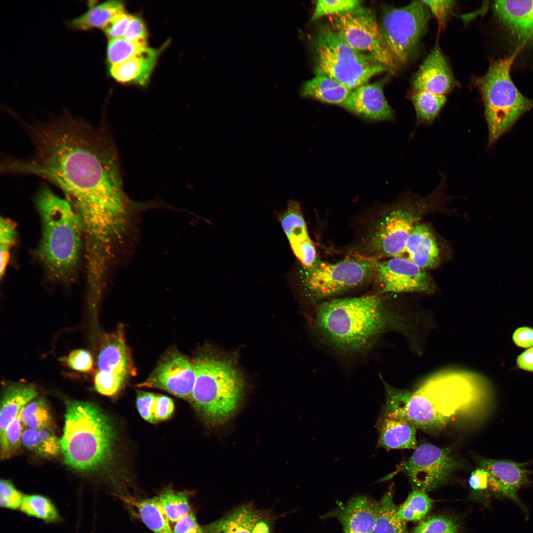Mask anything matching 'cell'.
<instances>
[{
    "instance_id": "8992f818",
    "label": "cell",
    "mask_w": 533,
    "mask_h": 533,
    "mask_svg": "<svg viewBox=\"0 0 533 533\" xmlns=\"http://www.w3.org/2000/svg\"><path fill=\"white\" fill-rule=\"evenodd\" d=\"M192 362L195 379L190 400L209 423L226 422L236 412L243 395L241 375L225 358L204 354Z\"/></svg>"
},
{
    "instance_id": "836d02e7",
    "label": "cell",
    "mask_w": 533,
    "mask_h": 533,
    "mask_svg": "<svg viewBox=\"0 0 533 533\" xmlns=\"http://www.w3.org/2000/svg\"><path fill=\"white\" fill-rule=\"evenodd\" d=\"M20 419L25 426L33 429H50L52 418L47 403L43 398L32 400L19 413Z\"/></svg>"
},
{
    "instance_id": "9a60e30c",
    "label": "cell",
    "mask_w": 533,
    "mask_h": 533,
    "mask_svg": "<svg viewBox=\"0 0 533 533\" xmlns=\"http://www.w3.org/2000/svg\"><path fill=\"white\" fill-rule=\"evenodd\" d=\"M195 375L192 362L177 350L167 352L147 380L139 386L163 390L190 400Z\"/></svg>"
},
{
    "instance_id": "ab89813d",
    "label": "cell",
    "mask_w": 533,
    "mask_h": 533,
    "mask_svg": "<svg viewBox=\"0 0 533 533\" xmlns=\"http://www.w3.org/2000/svg\"><path fill=\"white\" fill-rule=\"evenodd\" d=\"M412 533H461L459 525L452 518L443 515L432 516L419 522Z\"/></svg>"
},
{
    "instance_id": "7402d4cb",
    "label": "cell",
    "mask_w": 533,
    "mask_h": 533,
    "mask_svg": "<svg viewBox=\"0 0 533 533\" xmlns=\"http://www.w3.org/2000/svg\"><path fill=\"white\" fill-rule=\"evenodd\" d=\"M98 371L126 379L135 372L122 328L105 335L101 343L97 359Z\"/></svg>"
},
{
    "instance_id": "c3c4849f",
    "label": "cell",
    "mask_w": 533,
    "mask_h": 533,
    "mask_svg": "<svg viewBox=\"0 0 533 533\" xmlns=\"http://www.w3.org/2000/svg\"><path fill=\"white\" fill-rule=\"evenodd\" d=\"M434 15L439 28H445L447 19L455 3L454 0H422Z\"/></svg>"
},
{
    "instance_id": "7a4b0ae2",
    "label": "cell",
    "mask_w": 533,
    "mask_h": 533,
    "mask_svg": "<svg viewBox=\"0 0 533 533\" xmlns=\"http://www.w3.org/2000/svg\"><path fill=\"white\" fill-rule=\"evenodd\" d=\"M475 379L461 372L442 373L412 391L384 382L385 398L380 417L404 420L428 434H437L477 407L480 392Z\"/></svg>"
},
{
    "instance_id": "7dc6e473",
    "label": "cell",
    "mask_w": 533,
    "mask_h": 533,
    "mask_svg": "<svg viewBox=\"0 0 533 533\" xmlns=\"http://www.w3.org/2000/svg\"><path fill=\"white\" fill-rule=\"evenodd\" d=\"M132 17L125 11L121 12L114 16L102 30L110 39L122 38Z\"/></svg>"
},
{
    "instance_id": "3957f363",
    "label": "cell",
    "mask_w": 533,
    "mask_h": 533,
    "mask_svg": "<svg viewBox=\"0 0 533 533\" xmlns=\"http://www.w3.org/2000/svg\"><path fill=\"white\" fill-rule=\"evenodd\" d=\"M398 316L377 295L323 301L314 322L324 341L347 354L367 351L384 333L399 329Z\"/></svg>"
},
{
    "instance_id": "4316f807",
    "label": "cell",
    "mask_w": 533,
    "mask_h": 533,
    "mask_svg": "<svg viewBox=\"0 0 533 533\" xmlns=\"http://www.w3.org/2000/svg\"><path fill=\"white\" fill-rule=\"evenodd\" d=\"M89 1L88 10L82 15L69 20L67 26L72 29L88 31L95 28L102 29L116 14L124 11L122 1L109 0L101 3Z\"/></svg>"
},
{
    "instance_id": "603a6c76",
    "label": "cell",
    "mask_w": 533,
    "mask_h": 533,
    "mask_svg": "<svg viewBox=\"0 0 533 533\" xmlns=\"http://www.w3.org/2000/svg\"><path fill=\"white\" fill-rule=\"evenodd\" d=\"M404 254L419 267L427 270L437 267L441 262L440 248L430 227L419 223L408 236Z\"/></svg>"
},
{
    "instance_id": "f5cc1de1",
    "label": "cell",
    "mask_w": 533,
    "mask_h": 533,
    "mask_svg": "<svg viewBox=\"0 0 533 533\" xmlns=\"http://www.w3.org/2000/svg\"><path fill=\"white\" fill-rule=\"evenodd\" d=\"M123 37L131 41L147 43V31L140 18L133 16Z\"/></svg>"
},
{
    "instance_id": "11a10c76",
    "label": "cell",
    "mask_w": 533,
    "mask_h": 533,
    "mask_svg": "<svg viewBox=\"0 0 533 533\" xmlns=\"http://www.w3.org/2000/svg\"><path fill=\"white\" fill-rule=\"evenodd\" d=\"M513 340L515 343L519 347H533V329L528 327L518 328L513 334Z\"/></svg>"
},
{
    "instance_id": "52a82bcc",
    "label": "cell",
    "mask_w": 533,
    "mask_h": 533,
    "mask_svg": "<svg viewBox=\"0 0 533 533\" xmlns=\"http://www.w3.org/2000/svg\"><path fill=\"white\" fill-rule=\"evenodd\" d=\"M517 56L513 54L493 60L486 73L477 79L485 108L490 147L508 131L519 118L533 109V100L517 88L510 75Z\"/></svg>"
},
{
    "instance_id": "e0dca14e",
    "label": "cell",
    "mask_w": 533,
    "mask_h": 533,
    "mask_svg": "<svg viewBox=\"0 0 533 533\" xmlns=\"http://www.w3.org/2000/svg\"><path fill=\"white\" fill-rule=\"evenodd\" d=\"M273 523L268 510L245 504L202 529L204 533H272Z\"/></svg>"
},
{
    "instance_id": "5b68a950",
    "label": "cell",
    "mask_w": 533,
    "mask_h": 533,
    "mask_svg": "<svg viewBox=\"0 0 533 533\" xmlns=\"http://www.w3.org/2000/svg\"><path fill=\"white\" fill-rule=\"evenodd\" d=\"M115 431L105 413L94 403L67 400L60 440L64 462L80 471H91L111 460Z\"/></svg>"
},
{
    "instance_id": "d4e9b609",
    "label": "cell",
    "mask_w": 533,
    "mask_h": 533,
    "mask_svg": "<svg viewBox=\"0 0 533 533\" xmlns=\"http://www.w3.org/2000/svg\"><path fill=\"white\" fill-rule=\"evenodd\" d=\"M377 446L386 450L414 449L418 447L417 428L400 419L380 417L376 424Z\"/></svg>"
},
{
    "instance_id": "b9f144b4",
    "label": "cell",
    "mask_w": 533,
    "mask_h": 533,
    "mask_svg": "<svg viewBox=\"0 0 533 533\" xmlns=\"http://www.w3.org/2000/svg\"><path fill=\"white\" fill-rule=\"evenodd\" d=\"M16 231L14 225L9 220L0 218V276L4 274L9 260L11 248L16 240Z\"/></svg>"
},
{
    "instance_id": "7bdbcfd3",
    "label": "cell",
    "mask_w": 533,
    "mask_h": 533,
    "mask_svg": "<svg viewBox=\"0 0 533 533\" xmlns=\"http://www.w3.org/2000/svg\"><path fill=\"white\" fill-rule=\"evenodd\" d=\"M126 379L120 376L97 371L94 378V387L99 393L112 396L121 389Z\"/></svg>"
},
{
    "instance_id": "f6af8a7d",
    "label": "cell",
    "mask_w": 533,
    "mask_h": 533,
    "mask_svg": "<svg viewBox=\"0 0 533 533\" xmlns=\"http://www.w3.org/2000/svg\"><path fill=\"white\" fill-rule=\"evenodd\" d=\"M468 483L473 494L477 497L486 496L491 495L490 477L488 471L478 467L473 471L469 478Z\"/></svg>"
},
{
    "instance_id": "db71d44e",
    "label": "cell",
    "mask_w": 533,
    "mask_h": 533,
    "mask_svg": "<svg viewBox=\"0 0 533 533\" xmlns=\"http://www.w3.org/2000/svg\"><path fill=\"white\" fill-rule=\"evenodd\" d=\"M174 524L173 533H204L191 512Z\"/></svg>"
},
{
    "instance_id": "f546056e",
    "label": "cell",
    "mask_w": 533,
    "mask_h": 533,
    "mask_svg": "<svg viewBox=\"0 0 533 533\" xmlns=\"http://www.w3.org/2000/svg\"><path fill=\"white\" fill-rule=\"evenodd\" d=\"M394 486L390 485L379 501V509L373 533H408L406 522L398 514L393 501Z\"/></svg>"
},
{
    "instance_id": "4dcf8cb0",
    "label": "cell",
    "mask_w": 533,
    "mask_h": 533,
    "mask_svg": "<svg viewBox=\"0 0 533 533\" xmlns=\"http://www.w3.org/2000/svg\"><path fill=\"white\" fill-rule=\"evenodd\" d=\"M279 221L291 247L310 238L300 203L293 200L278 215Z\"/></svg>"
},
{
    "instance_id": "1f68e13d",
    "label": "cell",
    "mask_w": 533,
    "mask_h": 533,
    "mask_svg": "<svg viewBox=\"0 0 533 533\" xmlns=\"http://www.w3.org/2000/svg\"><path fill=\"white\" fill-rule=\"evenodd\" d=\"M22 444L29 450L43 457H54L61 452L60 440L51 429L27 428L22 433Z\"/></svg>"
},
{
    "instance_id": "484cf974",
    "label": "cell",
    "mask_w": 533,
    "mask_h": 533,
    "mask_svg": "<svg viewBox=\"0 0 533 533\" xmlns=\"http://www.w3.org/2000/svg\"><path fill=\"white\" fill-rule=\"evenodd\" d=\"M38 394V392L34 386L24 383H12L4 388L0 403V433Z\"/></svg>"
},
{
    "instance_id": "30bf717a",
    "label": "cell",
    "mask_w": 533,
    "mask_h": 533,
    "mask_svg": "<svg viewBox=\"0 0 533 533\" xmlns=\"http://www.w3.org/2000/svg\"><path fill=\"white\" fill-rule=\"evenodd\" d=\"M328 24L354 50L394 74L400 67L387 48L374 13L362 5L328 16Z\"/></svg>"
},
{
    "instance_id": "ac0fdd59",
    "label": "cell",
    "mask_w": 533,
    "mask_h": 533,
    "mask_svg": "<svg viewBox=\"0 0 533 533\" xmlns=\"http://www.w3.org/2000/svg\"><path fill=\"white\" fill-rule=\"evenodd\" d=\"M386 80L385 78L373 83H366L354 89L340 106L369 121L394 119L395 114L383 93Z\"/></svg>"
},
{
    "instance_id": "f35d334b",
    "label": "cell",
    "mask_w": 533,
    "mask_h": 533,
    "mask_svg": "<svg viewBox=\"0 0 533 533\" xmlns=\"http://www.w3.org/2000/svg\"><path fill=\"white\" fill-rule=\"evenodd\" d=\"M23 426L18 415L6 428L0 433L1 459L11 457L19 449L20 444L22 443Z\"/></svg>"
},
{
    "instance_id": "4fadbf2b",
    "label": "cell",
    "mask_w": 533,
    "mask_h": 533,
    "mask_svg": "<svg viewBox=\"0 0 533 533\" xmlns=\"http://www.w3.org/2000/svg\"><path fill=\"white\" fill-rule=\"evenodd\" d=\"M462 466L451 447L422 443L398 466L397 472L406 475L414 489L426 492L446 484Z\"/></svg>"
},
{
    "instance_id": "bcb514c9",
    "label": "cell",
    "mask_w": 533,
    "mask_h": 533,
    "mask_svg": "<svg viewBox=\"0 0 533 533\" xmlns=\"http://www.w3.org/2000/svg\"><path fill=\"white\" fill-rule=\"evenodd\" d=\"M66 360L68 366L76 371L89 373L93 369L92 356L89 351L83 349L72 351Z\"/></svg>"
},
{
    "instance_id": "9c48e42d",
    "label": "cell",
    "mask_w": 533,
    "mask_h": 533,
    "mask_svg": "<svg viewBox=\"0 0 533 533\" xmlns=\"http://www.w3.org/2000/svg\"><path fill=\"white\" fill-rule=\"evenodd\" d=\"M442 175L437 188L425 197L408 193L385 214L369 240L376 254L390 258L403 257L406 240L421 218L442 205L447 198L446 178Z\"/></svg>"
},
{
    "instance_id": "ee69618b",
    "label": "cell",
    "mask_w": 533,
    "mask_h": 533,
    "mask_svg": "<svg viewBox=\"0 0 533 533\" xmlns=\"http://www.w3.org/2000/svg\"><path fill=\"white\" fill-rule=\"evenodd\" d=\"M23 496L9 480L0 482V505L1 507L16 509L21 506Z\"/></svg>"
},
{
    "instance_id": "8d00e7d4",
    "label": "cell",
    "mask_w": 533,
    "mask_h": 533,
    "mask_svg": "<svg viewBox=\"0 0 533 533\" xmlns=\"http://www.w3.org/2000/svg\"><path fill=\"white\" fill-rule=\"evenodd\" d=\"M21 510L27 515L42 519L46 523L56 522L60 519L54 505L48 498L41 495L23 496Z\"/></svg>"
},
{
    "instance_id": "816d5d0a",
    "label": "cell",
    "mask_w": 533,
    "mask_h": 533,
    "mask_svg": "<svg viewBox=\"0 0 533 533\" xmlns=\"http://www.w3.org/2000/svg\"><path fill=\"white\" fill-rule=\"evenodd\" d=\"M174 410V402L170 397L163 395H157L153 409L155 422L169 419Z\"/></svg>"
},
{
    "instance_id": "8fae6325",
    "label": "cell",
    "mask_w": 533,
    "mask_h": 533,
    "mask_svg": "<svg viewBox=\"0 0 533 533\" xmlns=\"http://www.w3.org/2000/svg\"><path fill=\"white\" fill-rule=\"evenodd\" d=\"M430 16V10L422 0L402 7L384 8L379 26L387 48L400 67L414 56Z\"/></svg>"
},
{
    "instance_id": "ffe728a7",
    "label": "cell",
    "mask_w": 533,
    "mask_h": 533,
    "mask_svg": "<svg viewBox=\"0 0 533 533\" xmlns=\"http://www.w3.org/2000/svg\"><path fill=\"white\" fill-rule=\"evenodd\" d=\"M455 83L445 56L439 46L436 45L415 74L412 88L413 91H428L446 96Z\"/></svg>"
},
{
    "instance_id": "277c9868",
    "label": "cell",
    "mask_w": 533,
    "mask_h": 533,
    "mask_svg": "<svg viewBox=\"0 0 533 533\" xmlns=\"http://www.w3.org/2000/svg\"><path fill=\"white\" fill-rule=\"evenodd\" d=\"M36 205L42 228L39 259L50 276L69 280L76 272L83 248L80 220L65 197L47 187L38 193Z\"/></svg>"
},
{
    "instance_id": "44dd1931",
    "label": "cell",
    "mask_w": 533,
    "mask_h": 533,
    "mask_svg": "<svg viewBox=\"0 0 533 533\" xmlns=\"http://www.w3.org/2000/svg\"><path fill=\"white\" fill-rule=\"evenodd\" d=\"M493 8L514 38L524 44L533 42V0H495Z\"/></svg>"
},
{
    "instance_id": "f907efd6",
    "label": "cell",
    "mask_w": 533,
    "mask_h": 533,
    "mask_svg": "<svg viewBox=\"0 0 533 533\" xmlns=\"http://www.w3.org/2000/svg\"><path fill=\"white\" fill-rule=\"evenodd\" d=\"M291 248L296 257L305 267H310L316 262V249L310 238Z\"/></svg>"
},
{
    "instance_id": "83f0119b",
    "label": "cell",
    "mask_w": 533,
    "mask_h": 533,
    "mask_svg": "<svg viewBox=\"0 0 533 533\" xmlns=\"http://www.w3.org/2000/svg\"><path fill=\"white\" fill-rule=\"evenodd\" d=\"M351 92V90L334 78L315 75L303 84L301 93L305 97L341 106Z\"/></svg>"
},
{
    "instance_id": "f1b7e54d",
    "label": "cell",
    "mask_w": 533,
    "mask_h": 533,
    "mask_svg": "<svg viewBox=\"0 0 533 533\" xmlns=\"http://www.w3.org/2000/svg\"><path fill=\"white\" fill-rule=\"evenodd\" d=\"M120 497L124 502L134 507L142 522L154 533H173L158 496L144 499L125 496Z\"/></svg>"
},
{
    "instance_id": "d6a6232c",
    "label": "cell",
    "mask_w": 533,
    "mask_h": 533,
    "mask_svg": "<svg viewBox=\"0 0 533 533\" xmlns=\"http://www.w3.org/2000/svg\"><path fill=\"white\" fill-rule=\"evenodd\" d=\"M417 114V124H430L446 103V96L428 91H412L410 96Z\"/></svg>"
},
{
    "instance_id": "74e56055",
    "label": "cell",
    "mask_w": 533,
    "mask_h": 533,
    "mask_svg": "<svg viewBox=\"0 0 533 533\" xmlns=\"http://www.w3.org/2000/svg\"><path fill=\"white\" fill-rule=\"evenodd\" d=\"M147 43L133 42L124 37L110 39L107 58L110 66L123 62L147 47Z\"/></svg>"
},
{
    "instance_id": "d6986e66",
    "label": "cell",
    "mask_w": 533,
    "mask_h": 533,
    "mask_svg": "<svg viewBox=\"0 0 533 533\" xmlns=\"http://www.w3.org/2000/svg\"><path fill=\"white\" fill-rule=\"evenodd\" d=\"M379 509V502L365 495L350 498L322 516L336 518L343 533H373Z\"/></svg>"
},
{
    "instance_id": "7c38bea8",
    "label": "cell",
    "mask_w": 533,
    "mask_h": 533,
    "mask_svg": "<svg viewBox=\"0 0 533 533\" xmlns=\"http://www.w3.org/2000/svg\"><path fill=\"white\" fill-rule=\"evenodd\" d=\"M303 282L308 296L322 299L340 294L359 286L374 272V263L347 259L336 263L316 262L305 267Z\"/></svg>"
},
{
    "instance_id": "9f6ffc18",
    "label": "cell",
    "mask_w": 533,
    "mask_h": 533,
    "mask_svg": "<svg viewBox=\"0 0 533 533\" xmlns=\"http://www.w3.org/2000/svg\"><path fill=\"white\" fill-rule=\"evenodd\" d=\"M517 363L520 368L533 372V347L529 348L520 355L517 358Z\"/></svg>"
},
{
    "instance_id": "681fc988",
    "label": "cell",
    "mask_w": 533,
    "mask_h": 533,
    "mask_svg": "<svg viewBox=\"0 0 533 533\" xmlns=\"http://www.w3.org/2000/svg\"><path fill=\"white\" fill-rule=\"evenodd\" d=\"M157 395L151 392H138L136 398V407L139 414L145 420L155 423L153 416L154 406Z\"/></svg>"
},
{
    "instance_id": "5bb4252c",
    "label": "cell",
    "mask_w": 533,
    "mask_h": 533,
    "mask_svg": "<svg viewBox=\"0 0 533 533\" xmlns=\"http://www.w3.org/2000/svg\"><path fill=\"white\" fill-rule=\"evenodd\" d=\"M374 273L381 293H426L435 289L424 270L404 257L374 262Z\"/></svg>"
},
{
    "instance_id": "ba28073f",
    "label": "cell",
    "mask_w": 533,
    "mask_h": 533,
    "mask_svg": "<svg viewBox=\"0 0 533 533\" xmlns=\"http://www.w3.org/2000/svg\"><path fill=\"white\" fill-rule=\"evenodd\" d=\"M315 75L334 78L350 90L387 72L382 65L353 49L328 24H320L310 38Z\"/></svg>"
},
{
    "instance_id": "60d3db41",
    "label": "cell",
    "mask_w": 533,
    "mask_h": 533,
    "mask_svg": "<svg viewBox=\"0 0 533 533\" xmlns=\"http://www.w3.org/2000/svg\"><path fill=\"white\" fill-rule=\"evenodd\" d=\"M362 1L358 0H318L316 2L311 21L352 10L362 5Z\"/></svg>"
},
{
    "instance_id": "6da1fadb",
    "label": "cell",
    "mask_w": 533,
    "mask_h": 533,
    "mask_svg": "<svg viewBox=\"0 0 533 533\" xmlns=\"http://www.w3.org/2000/svg\"><path fill=\"white\" fill-rule=\"evenodd\" d=\"M24 127L33 154L4 158L1 171L34 175L58 187L80 220L84 248L98 249L116 232L119 217L131 205L108 127L65 112L47 120L24 123Z\"/></svg>"
},
{
    "instance_id": "d590c367",
    "label": "cell",
    "mask_w": 533,
    "mask_h": 533,
    "mask_svg": "<svg viewBox=\"0 0 533 533\" xmlns=\"http://www.w3.org/2000/svg\"><path fill=\"white\" fill-rule=\"evenodd\" d=\"M158 498L170 522L175 523L191 512L188 493L169 489L163 491Z\"/></svg>"
},
{
    "instance_id": "cb8c5ba5",
    "label": "cell",
    "mask_w": 533,
    "mask_h": 533,
    "mask_svg": "<svg viewBox=\"0 0 533 533\" xmlns=\"http://www.w3.org/2000/svg\"><path fill=\"white\" fill-rule=\"evenodd\" d=\"M161 50L147 47L128 60L110 66V74L119 82L145 85Z\"/></svg>"
},
{
    "instance_id": "e575fe53",
    "label": "cell",
    "mask_w": 533,
    "mask_h": 533,
    "mask_svg": "<svg viewBox=\"0 0 533 533\" xmlns=\"http://www.w3.org/2000/svg\"><path fill=\"white\" fill-rule=\"evenodd\" d=\"M432 504V501L426 492L414 489L398 507V514L406 522L420 521L429 512Z\"/></svg>"
},
{
    "instance_id": "2e32d148",
    "label": "cell",
    "mask_w": 533,
    "mask_h": 533,
    "mask_svg": "<svg viewBox=\"0 0 533 533\" xmlns=\"http://www.w3.org/2000/svg\"><path fill=\"white\" fill-rule=\"evenodd\" d=\"M528 463L481 458L479 466L485 468L489 473L492 495L513 500L526 512L527 509L519 500L517 493L522 486L529 483L528 475L533 472L524 468Z\"/></svg>"
}]
</instances>
